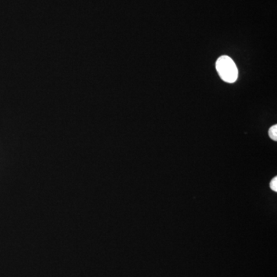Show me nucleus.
I'll return each instance as SVG.
<instances>
[{
  "label": "nucleus",
  "mask_w": 277,
  "mask_h": 277,
  "mask_svg": "<svg viewBox=\"0 0 277 277\" xmlns=\"http://www.w3.org/2000/svg\"><path fill=\"white\" fill-rule=\"evenodd\" d=\"M216 70L220 78L229 83L237 81L238 78V69L231 58L223 56L217 59L216 63Z\"/></svg>",
  "instance_id": "f257e3e1"
},
{
  "label": "nucleus",
  "mask_w": 277,
  "mask_h": 277,
  "mask_svg": "<svg viewBox=\"0 0 277 277\" xmlns=\"http://www.w3.org/2000/svg\"><path fill=\"white\" fill-rule=\"evenodd\" d=\"M269 136L274 141L277 140V125H274L269 130Z\"/></svg>",
  "instance_id": "f03ea898"
},
{
  "label": "nucleus",
  "mask_w": 277,
  "mask_h": 277,
  "mask_svg": "<svg viewBox=\"0 0 277 277\" xmlns=\"http://www.w3.org/2000/svg\"><path fill=\"white\" fill-rule=\"evenodd\" d=\"M270 188L274 190V192L277 191V178L275 177L273 179L272 181L270 182Z\"/></svg>",
  "instance_id": "7ed1b4c3"
}]
</instances>
